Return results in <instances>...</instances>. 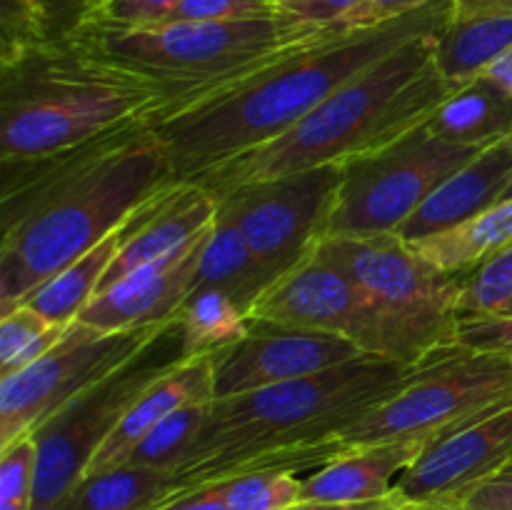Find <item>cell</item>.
I'll return each instance as SVG.
<instances>
[{
  "instance_id": "obj_1",
  "label": "cell",
  "mask_w": 512,
  "mask_h": 510,
  "mask_svg": "<svg viewBox=\"0 0 512 510\" xmlns=\"http://www.w3.org/2000/svg\"><path fill=\"white\" fill-rule=\"evenodd\" d=\"M0 165V315L173 183L165 143L145 120L60 153L0 158Z\"/></svg>"
},
{
  "instance_id": "obj_2",
  "label": "cell",
  "mask_w": 512,
  "mask_h": 510,
  "mask_svg": "<svg viewBox=\"0 0 512 510\" xmlns=\"http://www.w3.org/2000/svg\"><path fill=\"white\" fill-rule=\"evenodd\" d=\"M453 5L455 0H433L428 8L373 28L333 25L230 88L165 118L153 130L168 150L173 183H193L208 170L273 143L365 68L418 35L440 33Z\"/></svg>"
},
{
  "instance_id": "obj_3",
  "label": "cell",
  "mask_w": 512,
  "mask_h": 510,
  "mask_svg": "<svg viewBox=\"0 0 512 510\" xmlns=\"http://www.w3.org/2000/svg\"><path fill=\"white\" fill-rule=\"evenodd\" d=\"M423 360L410 365L363 353L308 378L213 400L193 448L173 470L170 498L245 473L323 468L343 455L338 435L398 393Z\"/></svg>"
},
{
  "instance_id": "obj_4",
  "label": "cell",
  "mask_w": 512,
  "mask_h": 510,
  "mask_svg": "<svg viewBox=\"0 0 512 510\" xmlns=\"http://www.w3.org/2000/svg\"><path fill=\"white\" fill-rule=\"evenodd\" d=\"M438 35H418L340 85L298 125L208 170L193 183L220 198L240 185L283 178L323 165H348L405 138L435 115L455 85L440 70Z\"/></svg>"
},
{
  "instance_id": "obj_5",
  "label": "cell",
  "mask_w": 512,
  "mask_h": 510,
  "mask_svg": "<svg viewBox=\"0 0 512 510\" xmlns=\"http://www.w3.org/2000/svg\"><path fill=\"white\" fill-rule=\"evenodd\" d=\"M160 88L85 53L70 40L38 38L0 50V158L60 153L150 118Z\"/></svg>"
},
{
  "instance_id": "obj_6",
  "label": "cell",
  "mask_w": 512,
  "mask_h": 510,
  "mask_svg": "<svg viewBox=\"0 0 512 510\" xmlns=\"http://www.w3.org/2000/svg\"><path fill=\"white\" fill-rule=\"evenodd\" d=\"M333 25H308L285 13L218 23H158L128 28L105 20L70 38L85 53L143 75L160 88L150 128L188 105L248 78L278 55L320 38Z\"/></svg>"
},
{
  "instance_id": "obj_7",
  "label": "cell",
  "mask_w": 512,
  "mask_h": 510,
  "mask_svg": "<svg viewBox=\"0 0 512 510\" xmlns=\"http://www.w3.org/2000/svg\"><path fill=\"white\" fill-rule=\"evenodd\" d=\"M318 248L368 300L378 355L413 365L455 345L463 275L438 270L395 233L335 235L320 240Z\"/></svg>"
},
{
  "instance_id": "obj_8",
  "label": "cell",
  "mask_w": 512,
  "mask_h": 510,
  "mask_svg": "<svg viewBox=\"0 0 512 510\" xmlns=\"http://www.w3.org/2000/svg\"><path fill=\"white\" fill-rule=\"evenodd\" d=\"M512 400V358L495 350L445 345L388 400L338 435L343 453L365 445L438 443Z\"/></svg>"
},
{
  "instance_id": "obj_9",
  "label": "cell",
  "mask_w": 512,
  "mask_h": 510,
  "mask_svg": "<svg viewBox=\"0 0 512 510\" xmlns=\"http://www.w3.org/2000/svg\"><path fill=\"white\" fill-rule=\"evenodd\" d=\"M173 350H180L178 323L153 348L75 395L35 430V485L30 510H53L85 478L100 445L108 440L130 405L183 355L163 358Z\"/></svg>"
},
{
  "instance_id": "obj_10",
  "label": "cell",
  "mask_w": 512,
  "mask_h": 510,
  "mask_svg": "<svg viewBox=\"0 0 512 510\" xmlns=\"http://www.w3.org/2000/svg\"><path fill=\"white\" fill-rule=\"evenodd\" d=\"M475 153L438 138L425 123L383 150L343 165L325 238L395 233Z\"/></svg>"
},
{
  "instance_id": "obj_11",
  "label": "cell",
  "mask_w": 512,
  "mask_h": 510,
  "mask_svg": "<svg viewBox=\"0 0 512 510\" xmlns=\"http://www.w3.org/2000/svg\"><path fill=\"white\" fill-rule=\"evenodd\" d=\"M175 323L123 333H103L80 320L70 323L50 353L0 378V450L33 435L68 400L153 348Z\"/></svg>"
},
{
  "instance_id": "obj_12",
  "label": "cell",
  "mask_w": 512,
  "mask_h": 510,
  "mask_svg": "<svg viewBox=\"0 0 512 510\" xmlns=\"http://www.w3.org/2000/svg\"><path fill=\"white\" fill-rule=\"evenodd\" d=\"M340 180V165H323L240 185L220 195L218 218L243 233L255 260L273 283L325 238Z\"/></svg>"
},
{
  "instance_id": "obj_13",
  "label": "cell",
  "mask_w": 512,
  "mask_h": 510,
  "mask_svg": "<svg viewBox=\"0 0 512 510\" xmlns=\"http://www.w3.org/2000/svg\"><path fill=\"white\" fill-rule=\"evenodd\" d=\"M248 315L255 323L340 335L353 340L363 353L378 355V333L368 300L318 245L295 268L275 278Z\"/></svg>"
},
{
  "instance_id": "obj_14",
  "label": "cell",
  "mask_w": 512,
  "mask_h": 510,
  "mask_svg": "<svg viewBox=\"0 0 512 510\" xmlns=\"http://www.w3.org/2000/svg\"><path fill=\"white\" fill-rule=\"evenodd\" d=\"M358 355H363V350L340 335L250 320V333L243 340L210 355L213 395L215 400L233 398L288 380L308 378Z\"/></svg>"
},
{
  "instance_id": "obj_15",
  "label": "cell",
  "mask_w": 512,
  "mask_h": 510,
  "mask_svg": "<svg viewBox=\"0 0 512 510\" xmlns=\"http://www.w3.org/2000/svg\"><path fill=\"white\" fill-rule=\"evenodd\" d=\"M512 460V400L430 445L395 483L408 503H455Z\"/></svg>"
},
{
  "instance_id": "obj_16",
  "label": "cell",
  "mask_w": 512,
  "mask_h": 510,
  "mask_svg": "<svg viewBox=\"0 0 512 510\" xmlns=\"http://www.w3.org/2000/svg\"><path fill=\"white\" fill-rule=\"evenodd\" d=\"M210 228L173 253L133 270L115 285L100 290L80 310V323L103 330V333H123V330L175 323L180 308L195 290L200 255H203Z\"/></svg>"
},
{
  "instance_id": "obj_17",
  "label": "cell",
  "mask_w": 512,
  "mask_h": 510,
  "mask_svg": "<svg viewBox=\"0 0 512 510\" xmlns=\"http://www.w3.org/2000/svg\"><path fill=\"white\" fill-rule=\"evenodd\" d=\"M215 218L218 198L210 190L198 183H170L125 223L123 243L100 280L98 293L133 270L178 250L208 230Z\"/></svg>"
},
{
  "instance_id": "obj_18",
  "label": "cell",
  "mask_w": 512,
  "mask_h": 510,
  "mask_svg": "<svg viewBox=\"0 0 512 510\" xmlns=\"http://www.w3.org/2000/svg\"><path fill=\"white\" fill-rule=\"evenodd\" d=\"M512 185V135L478 150L450 178H445L420 208L395 230L400 240L415 243L443 233L505 200Z\"/></svg>"
},
{
  "instance_id": "obj_19",
  "label": "cell",
  "mask_w": 512,
  "mask_h": 510,
  "mask_svg": "<svg viewBox=\"0 0 512 510\" xmlns=\"http://www.w3.org/2000/svg\"><path fill=\"white\" fill-rule=\"evenodd\" d=\"M215 400L213 395V358L210 355H180L158 380L143 390L130 405L113 433L100 445L98 455L90 463V473L123 465L135 450V445L160 423L165 415L190 403Z\"/></svg>"
},
{
  "instance_id": "obj_20",
  "label": "cell",
  "mask_w": 512,
  "mask_h": 510,
  "mask_svg": "<svg viewBox=\"0 0 512 510\" xmlns=\"http://www.w3.org/2000/svg\"><path fill=\"white\" fill-rule=\"evenodd\" d=\"M420 440L365 445L348 450L303 478V500L313 503H373L393 495L400 475L428 450Z\"/></svg>"
},
{
  "instance_id": "obj_21",
  "label": "cell",
  "mask_w": 512,
  "mask_h": 510,
  "mask_svg": "<svg viewBox=\"0 0 512 510\" xmlns=\"http://www.w3.org/2000/svg\"><path fill=\"white\" fill-rule=\"evenodd\" d=\"M428 128L450 143L483 150L512 135V95L488 75H478L453 90Z\"/></svg>"
},
{
  "instance_id": "obj_22",
  "label": "cell",
  "mask_w": 512,
  "mask_h": 510,
  "mask_svg": "<svg viewBox=\"0 0 512 510\" xmlns=\"http://www.w3.org/2000/svg\"><path fill=\"white\" fill-rule=\"evenodd\" d=\"M415 253L450 275H470L478 265L512 245V198L500 200L475 218L415 240Z\"/></svg>"
},
{
  "instance_id": "obj_23",
  "label": "cell",
  "mask_w": 512,
  "mask_h": 510,
  "mask_svg": "<svg viewBox=\"0 0 512 510\" xmlns=\"http://www.w3.org/2000/svg\"><path fill=\"white\" fill-rule=\"evenodd\" d=\"M512 48V13H453L440 30L438 58L445 78L460 88L483 75Z\"/></svg>"
},
{
  "instance_id": "obj_24",
  "label": "cell",
  "mask_w": 512,
  "mask_h": 510,
  "mask_svg": "<svg viewBox=\"0 0 512 510\" xmlns=\"http://www.w3.org/2000/svg\"><path fill=\"white\" fill-rule=\"evenodd\" d=\"M173 493V473L115 465L90 473L53 510H153Z\"/></svg>"
},
{
  "instance_id": "obj_25",
  "label": "cell",
  "mask_w": 512,
  "mask_h": 510,
  "mask_svg": "<svg viewBox=\"0 0 512 510\" xmlns=\"http://www.w3.org/2000/svg\"><path fill=\"white\" fill-rule=\"evenodd\" d=\"M268 285L270 278L255 260L243 233L228 220L215 218L208 240H205L203 255H200L195 288L223 290L245 313H250L253 303Z\"/></svg>"
},
{
  "instance_id": "obj_26",
  "label": "cell",
  "mask_w": 512,
  "mask_h": 510,
  "mask_svg": "<svg viewBox=\"0 0 512 510\" xmlns=\"http://www.w3.org/2000/svg\"><path fill=\"white\" fill-rule=\"evenodd\" d=\"M123 233L125 225L120 230H115L113 235H108L103 243H98L88 253L80 255L78 260L65 265L53 278L45 280L38 290H33L28 295V300L23 305L33 308L35 313L48 318L50 323H75L80 310L98 295L100 280H103L110 263L118 255L120 243H123Z\"/></svg>"
},
{
  "instance_id": "obj_27",
  "label": "cell",
  "mask_w": 512,
  "mask_h": 510,
  "mask_svg": "<svg viewBox=\"0 0 512 510\" xmlns=\"http://www.w3.org/2000/svg\"><path fill=\"white\" fill-rule=\"evenodd\" d=\"M180 353L213 355L250 333V318L228 293L195 288L178 313Z\"/></svg>"
},
{
  "instance_id": "obj_28",
  "label": "cell",
  "mask_w": 512,
  "mask_h": 510,
  "mask_svg": "<svg viewBox=\"0 0 512 510\" xmlns=\"http://www.w3.org/2000/svg\"><path fill=\"white\" fill-rule=\"evenodd\" d=\"M210 405H213V400H203V403L183 405V408L165 415V418L160 420L155 428H150V433L135 445V450L130 453V458L125 460V463L173 473V470L183 463L188 450L193 448L200 428H203V423L208 420Z\"/></svg>"
},
{
  "instance_id": "obj_29",
  "label": "cell",
  "mask_w": 512,
  "mask_h": 510,
  "mask_svg": "<svg viewBox=\"0 0 512 510\" xmlns=\"http://www.w3.org/2000/svg\"><path fill=\"white\" fill-rule=\"evenodd\" d=\"M70 325L50 323L28 305L0 315V378L28 368L65 338Z\"/></svg>"
},
{
  "instance_id": "obj_30",
  "label": "cell",
  "mask_w": 512,
  "mask_h": 510,
  "mask_svg": "<svg viewBox=\"0 0 512 510\" xmlns=\"http://www.w3.org/2000/svg\"><path fill=\"white\" fill-rule=\"evenodd\" d=\"M225 510H285L303 500V478L288 470H263L208 485Z\"/></svg>"
},
{
  "instance_id": "obj_31",
  "label": "cell",
  "mask_w": 512,
  "mask_h": 510,
  "mask_svg": "<svg viewBox=\"0 0 512 510\" xmlns=\"http://www.w3.org/2000/svg\"><path fill=\"white\" fill-rule=\"evenodd\" d=\"M460 318H512V245L465 275L458 298Z\"/></svg>"
},
{
  "instance_id": "obj_32",
  "label": "cell",
  "mask_w": 512,
  "mask_h": 510,
  "mask_svg": "<svg viewBox=\"0 0 512 510\" xmlns=\"http://www.w3.org/2000/svg\"><path fill=\"white\" fill-rule=\"evenodd\" d=\"M35 485V438L25 435L0 450V510H30Z\"/></svg>"
},
{
  "instance_id": "obj_33",
  "label": "cell",
  "mask_w": 512,
  "mask_h": 510,
  "mask_svg": "<svg viewBox=\"0 0 512 510\" xmlns=\"http://www.w3.org/2000/svg\"><path fill=\"white\" fill-rule=\"evenodd\" d=\"M43 35L48 40H65L83 25L103 18L110 0H30Z\"/></svg>"
},
{
  "instance_id": "obj_34",
  "label": "cell",
  "mask_w": 512,
  "mask_h": 510,
  "mask_svg": "<svg viewBox=\"0 0 512 510\" xmlns=\"http://www.w3.org/2000/svg\"><path fill=\"white\" fill-rule=\"evenodd\" d=\"M278 13L263 0H180L178 8L163 23H218V20H245Z\"/></svg>"
},
{
  "instance_id": "obj_35",
  "label": "cell",
  "mask_w": 512,
  "mask_h": 510,
  "mask_svg": "<svg viewBox=\"0 0 512 510\" xmlns=\"http://www.w3.org/2000/svg\"><path fill=\"white\" fill-rule=\"evenodd\" d=\"M455 343L468 348L495 350L512 358V318H460Z\"/></svg>"
},
{
  "instance_id": "obj_36",
  "label": "cell",
  "mask_w": 512,
  "mask_h": 510,
  "mask_svg": "<svg viewBox=\"0 0 512 510\" xmlns=\"http://www.w3.org/2000/svg\"><path fill=\"white\" fill-rule=\"evenodd\" d=\"M430 3H433V0H358V5L340 20L338 28H373V25L390 23V20H398L403 18V15L415 13V10L428 8Z\"/></svg>"
},
{
  "instance_id": "obj_37",
  "label": "cell",
  "mask_w": 512,
  "mask_h": 510,
  "mask_svg": "<svg viewBox=\"0 0 512 510\" xmlns=\"http://www.w3.org/2000/svg\"><path fill=\"white\" fill-rule=\"evenodd\" d=\"M178 3L180 0H110L108 10L98 20L113 25H128V28L158 25L178 8Z\"/></svg>"
},
{
  "instance_id": "obj_38",
  "label": "cell",
  "mask_w": 512,
  "mask_h": 510,
  "mask_svg": "<svg viewBox=\"0 0 512 510\" xmlns=\"http://www.w3.org/2000/svg\"><path fill=\"white\" fill-rule=\"evenodd\" d=\"M453 505L460 510H512V470L480 480Z\"/></svg>"
},
{
  "instance_id": "obj_39",
  "label": "cell",
  "mask_w": 512,
  "mask_h": 510,
  "mask_svg": "<svg viewBox=\"0 0 512 510\" xmlns=\"http://www.w3.org/2000/svg\"><path fill=\"white\" fill-rule=\"evenodd\" d=\"M358 5V0H293L290 5L280 8V13L300 20L308 25H338L350 10Z\"/></svg>"
},
{
  "instance_id": "obj_40",
  "label": "cell",
  "mask_w": 512,
  "mask_h": 510,
  "mask_svg": "<svg viewBox=\"0 0 512 510\" xmlns=\"http://www.w3.org/2000/svg\"><path fill=\"white\" fill-rule=\"evenodd\" d=\"M408 500L400 498L393 490V495L383 500H373V503H313V500H300V503L290 505L285 510H403Z\"/></svg>"
},
{
  "instance_id": "obj_41",
  "label": "cell",
  "mask_w": 512,
  "mask_h": 510,
  "mask_svg": "<svg viewBox=\"0 0 512 510\" xmlns=\"http://www.w3.org/2000/svg\"><path fill=\"white\" fill-rule=\"evenodd\" d=\"M153 510H225V505L220 503V498L215 495L213 488H200L193 490V493L165 500V503L155 505Z\"/></svg>"
},
{
  "instance_id": "obj_42",
  "label": "cell",
  "mask_w": 512,
  "mask_h": 510,
  "mask_svg": "<svg viewBox=\"0 0 512 510\" xmlns=\"http://www.w3.org/2000/svg\"><path fill=\"white\" fill-rule=\"evenodd\" d=\"M453 13H512V0H455Z\"/></svg>"
},
{
  "instance_id": "obj_43",
  "label": "cell",
  "mask_w": 512,
  "mask_h": 510,
  "mask_svg": "<svg viewBox=\"0 0 512 510\" xmlns=\"http://www.w3.org/2000/svg\"><path fill=\"white\" fill-rule=\"evenodd\" d=\"M483 75H488L493 83H498L505 93L512 95V48L505 50V53L500 55V58L495 60V63L490 65Z\"/></svg>"
},
{
  "instance_id": "obj_44",
  "label": "cell",
  "mask_w": 512,
  "mask_h": 510,
  "mask_svg": "<svg viewBox=\"0 0 512 510\" xmlns=\"http://www.w3.org/2000/svg\"><path fill=\"white\" fill-rule=\"evenodd\" d=\"M405 510H460L453 503H408Z\"/></svg>"
},
{
  "instance_id": "obj_45",
  "label": "cell",
  "mask_w": 512,
  "mask_h": 510,
  "mask_svg": "<svg viewBox=\"0 0 512 510\" xmlns=\"http://www.w3.org/2000/svg\"><path fill=\"white\" fill-rule=\"evenodd\" d=\"M265 5H268V8H273V10H280V8H285V5H290L293 3V0H263Z\"/></svg>"
},
{
  "instance_id": "obj_46",
  "label": "cell",
  "mask_w": 512,
  "mask_h": 510,
  "mask_svg": "<svg viewBox=\"0 0 512 510\" xmlns=\"http://www.w3.org/2000/svg\"><path fill=\"white\" fill-rule=\"evenodd\" d=\"M505 470H512V460H510V463H508V468H505ZM505 470H500V473H505ZM495 475H498V473H495Z\"/></svg>"
},
{
  "instance_id": "obj_47",
  "label": "cell",
  "mask_w": 512,
  "mask_h": 510,
  "mask_svg": "<svg viewBox=\"0 0 512 510\" xmlns=\"http://www.w3.org/2000/svg\"><path fill=\"white\" fill-rule=\"evenodd\" d=\"M505 198H512V185H510V190H508V195H505Z\"/></svg>"
},
{
  "instance_id": "obj_48",
  "label": "cell",
  "mask_w": 512,
  "mask_h": 510,
  "mask_svg": "<svg viewBox=\"0 0 512 510\" xmlns=\"http://www.w3.org/2000/svg\"><path fill=\"white\" fill-rule=\"evenodd\" d=\"M405 508H408V505H405ZM405 508H403V510H405Z\"/></svg>"
}]
</instances>
